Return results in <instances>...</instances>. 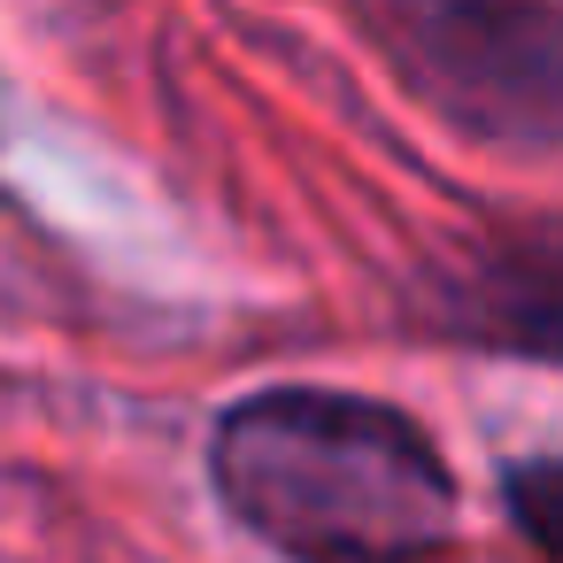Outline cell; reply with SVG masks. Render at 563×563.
Segmentation results:
<instances>
[{
	"instance_id": "1",
	"label": "cell",
	"mask_w": 563,
	"mask_h": 563,
	"mask_svg": "<svg viewBox=\"0 0 563 563\" xmlns=\"http://www.w3.org/2000/svg\"><path fill=\"white\" fill-rule=\"evenodd\" d=\"M209 478L286 563H432L463 494L432 432L340 386H271L217 417Z\"/></svg>"
},
{
	"instance_id": "2",
	"label": "cell",
	"mask_w": 563,
	"mask_h": 563,
	"mask_svg": "<svg viewBox=\"0 0 563 563\" xmlns=\"http://www.w3.org/2000/svg\"><path fill=\"white\" fill-rule=\"evenodd\" d=\"M378 40L448 124L563 147V0H378Z\"/></svg>"
},
{
	"instance_id": "3",
	"label": "cell",
	"mask_w": 563,
	"mask_h": 563,
	"mask_svg": "<svg viewBox=\"0 0 563 563\" xmlns=\"http://www.w3.org/2000/svg\"><path fill=\"white\" fill-rule=\"evenodd\" d=\"M448 324L501 355L563 363V240H517L471 255L448 286Z\"/></svg>"
},
{
	"instance_id": "4",
	"label": "cell",
	"mask_w": 563,
	"mask_h": 563,
	"mask_svg": "<svg viewBox=\"0 0 563 563\" xmlns=\"http://www.w3.org/2000/svg\"><path fill=\"white\" fill-rule=\"evenodd\" d=\"M509 517L548 563H563V455H540V463L509 471Z\"/></svg>"
}]
</instances>
